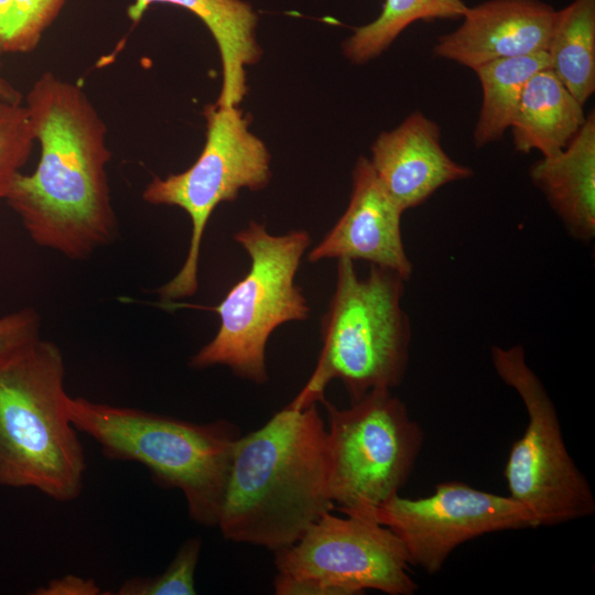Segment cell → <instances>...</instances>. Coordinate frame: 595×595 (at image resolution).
<instances>
[{"mask_svg":"<svg viewBox=\"0 0 595 595\" xmlns=\"http://www.w3.org/2000/svg\"><path fill=\"white\" fill-rule=\"evenodd\" d=\"M36 595H98L102 594L100 587L91 578L67 574L52 580L37 588Z\"/></svg>","mask_w":595,"mask_h":595,"instance_id":"25","label":"cell"},{"mask_svg":"<svg viewBox=\"0 0 595 595\" xmlns=\"http://www.w3.org/2000/svg\"><path fill=\"white\" fill-rule=\"evenodd\" d=\"M467 8L463 0H385L378 18L345 41L344 53L354 63H366L387 50L410 24L462 18Z\"/></svg>","mask_w":595,"mask_h":595,"instance_id":"20","label":"cell"},{"mask_svg":"<svg viewBox=\"0 0 595 595\" xmlns=\"http://www.w3.org/2000/svg\"><path fill=\"white\" fill-rule=\"evenodd\" d=\"M24 106L41 156L32 174L15 176L6 201L36 245L86 259L117 236L107 127L79 86L51 72L34 82Z\"/></svg>","mask_w":595,"mask_h":595,"instance_id":"1","label":"cell"},{"mask_svg":"<svg viewBox=\"0 0 595 595\" xmlns=\"http://www.w3.org/2000/svg\"><path fill=\"white\" fill-rule=\"evenodd\" d=\"M153 3H169L190 10L213 34L223 64V86L218 107H236L247 93V65L261 55L256 36L257 14L241 0H134L127 8L130 21L137 24Z\"/></svg>","mask_w":595,"mask_h":595,"instance_id":"16","label":"cell"},{"mask_svg":"<svg viewBox=\"0 0 595 595\" xmlns=\"http://www.w3.org/2000/svg\"><path fill=\"white\" fill-rule=\"evenodd\" d=\"M402 213L379 181L370 161L358 158L353 171L349 204L334 227L309 252L307 261L364 260L408 281L413 267L403 246Z\"/></svg>","mask_w":595,"mask_h":595,"instance_id":"12","label":"cell"},{"mask_svg":"<svg viewBox=\"0 0 595 595\" xmlns=\"http://www.w3.org/2000/svg\"><path fill=\"white\" fill-rule=\"evenodd\" d=\"M65 3L66 0H12L10 15L0 33V51H33Z\"/></svg>","mask_w":595,"mask_h":595,"instance_id":"22","label":"cell"},{"mask_svg":"<svg viewBox=\"0 0 595 595\" xmlns=\"http://www.w3.org/2000/svg\"><path fill=\"white\" fill-rule=\"evenodd\" d=\"M556 11L540 0H488L468 7L462 24L440 36L433 54L475 67L547 51Z\"/></svg>","mask_w":595,"mask_h":595,"instance_id":"13","label":"cell"},{"mask_svg":"<svg viewBox=\"0 0 595 595\" xmlns=\"http://www.w3.org/2000/svg\"><path fill=\"white\" fill-rule=\"evenodd\" d=\"M371 153L376 175L403 212L421 205L440 187L474 174L448 156L439 125L420 111L380 133Z\"/></svg>","mask_w":595,"mask_h":595,"instance_id":"14","label":"cell"},{"mask_svg":"<svg viewBox=\"0 0 595 595\" xmlns=\"http://www.w3.org/2000/svg\"><path fill=\"white\" fill-rule=\"evenodd\" d=\"M40 315L30 307L0 318V363L40 338Z\"/></svg>","mask_w":595,"mask_h":595,"instance_id":"24","label":"cell"},{"mask_svg":"<svg viewBox=\"0 0 595 595\" xmlns=\"http://www.w3.org/2000/svg\"><path fill=\"white\" fill-rule=\"evenodd\" d=\"M35 141L25 106L0 98V201L25 165Z\"/></svg>","mask_w":595,"mask_h":595,"instance_id":"21","label":"cell"},{"mask_svg":"<svg viewBox=\"0 0 595 595\" xmlns=\"http://www.w3.org/2000/svg\"><path fill=\"white\" fill-rule=\"evenodd\" d=\"M547 53L550 69L584 106L595 91V0L556 11Z\"/></svg>","mask_w":595,"mask_h":595,"instance_id":"18","label":"cell"},{"mask_svg":"<svg viewBox=\"0 0 595 595\" xmlns=\"http://www.w3.org/2000/svg\"><path fill=\"white\" fill-rule=\"evenodd\" d=\"M327 429L316 403L286 405L237 441L217 526L226 540L273 552L295 543L335 505Z\"/></svg>","mask_w":595,"mask_h":595,"instance_id":"2","label":"cell"},{"mask_svg":"<svg viewBox=\"0 0 595 595\" xmlns=\"http://www.w3.org/2000/svg\"><path fill=\"white\" fill-rule=\"evenodd\" d=\"M402 543L408 562L436 574L455 549L487 533L536 529L534 516L510 496L476 489L461 482L440 483L433 494H399L371 515Z\"/></svg>","mask_w":595,"mask_h":595,"instance_id":"11","label":"cell"},{"mask_svg":"<svg viewBox=\"0 0 595 595\" xmlns=\"http://www.w3.org/2000/svg\"><path fill=\"white\" fill-rule=\"evenodd\" d=\"M64 376L61 349L41 338L0 363V486L58 502L82 494L87 464Z\"/></svg>","mask_w":595,"mask_h":595,"instance_id":"4","label":"cell"},{"mask_svg":"<svg viewBox=\"0 0 595 595\" xmlns=\"http://www.w3.org/2000/svg\"><path fill=\"white\" fill-rule=\"evenodd\" d=\"M405 280L371 264L359 278L354 261L338 259L336 286L321 323L323 348L315 369L289 405L303 409L324 398L334 379L350 402L372 389L399 387L407 374L411 325L401 306Z\"/></svg>","mask_w":595,"mask_h":595,"instance_id":"5","label":"cell"},{"mask_svg":"<svg viewBox=\"0 0 595 595\" xmlns=\"http://www.w3.org/2000/svg\"><path fill=\"white\" fill-rule=\"evenodd\" d=\"M533 184L578 240L595 235V116L592 111L572 141L558 154L530 167Z\"/></svg>","mask_w":595,"mask_h":595,"instance_id":"15","label":"cell"},{"mask_svg":"<svg viewBox=\"0 0 595 595\" xmlns=\"http://www.w3.org/2000/svg\"><path fill=\"white\" fill-rule=\"evenodd\" d=\"M202 550L199 537L187 539L163 573L154 577H132L121 584L118 595H194L195 571Z\"/></svg>","mask_w":595,"mask_h":595,"instance_id":"23","label":"cell"},{"mask_svg":"<svg viewBox=\"0 0 595 595\" xmlns=\"http://www.w3.org/2000/svg\"><path fill=\"white\" fill-rule=\"evenodd\" d=\"M12 8V0H0V33L3 30Z\"/></svg>","mask_w":595,"mask_h":595,"instance_id":"27","label":"cell"},{"mask_svg":"<svg viewBox=\"0 0 595 595\" xmlns=\"http://www.w3.org/2000/svg\"><path fill=\"white\" fill-rule=\"evenodd\" d=\"M74 428L100 446L105 457L145 466L154 483L183 493L191 519L216 527L238 439L226 420L184 421L141 409L68 397Z\"/></svg>","mask_w":595,"mask_h":595,"instance_id":"3","label":"cell"},{"mask_svg":"<svg viewBox=\"0 0 595 595\" xmlns=\"http://www.w3.org/2000/svg\"><path fill=\"white\" fill-rule=\"evenodd\" d=\"M321 402L328 422L331 498L344 515L372 519L411 476L424 432L390 389H372L347 409Z\"/></svg>","mask_w":595,"mask_h":595,"instance_id":"7","label":"cell"},{"mask_svg":"<svg viewBox=\"0 0 595 595\" xmlns=\"http://www.w3.org/2000/svg\"><path fill=\"white\" fill-rule=\"evenodd\" d=\"M204 116L206 142L195 163L165 178L153 176L142 193L149 204L184 209L192 221L190 247L182 268L156 290L164 303L196 293L202 240L217 205L236 199L241 188L262 190L271 178L270 154L264 143L249 132V121L238 108L208 105Z\"/></svg>","mask_w":595,"mask_h":595,"instance_id":"9","label":"cell"},{"mask_svg":"<svg viewBox=\"0 0 595 595\" xmlns=\"http://www.w3.org/2000/svg\"><path fill=\"white\" fill-rule=\"evenodd\" d=\"M323 515L292 545L275 551L278 595H356L367 589L412 595L405 550L374 519Z\"/></svg>","mask_w":595,"mask_h":595,"instance_id":"10","label":"cell"},{"mask_svg":"<svg viewBox=\"0 0 595 595\" xmlns=\"http://www.w3.org/2000/svg\"><path fill=\"white\" fill-rule=\"evenodd\" d=\"M0 51V55H1ZM0 98L10 102L21 104L22 95L9 82L0 77Z\"/></svg>","mask_w":595,"mask_h":595,"instance_id":"26","label":"cell"},{"mask_svg":"<svg viewBox=\"0 0 595 595\" xmlns=\"http://www.w3.org/2000/svg\"><path fill=\"white\" fill-rule=\"evenodd\" d=\"M234 239L250 257V269L212 307L220 320L218 332L191 357L190 366L224 365L236 376L262 385L268 380L266 346L273 331L310 315L294 279L311 237L303 229L271 235L263 224L251 220Z\"/></svg>","mask_w":595,"mask_h":595,"instance_id":"6","label":"cell"},{"mask_svg":"<svg viewBox=\"0 0 595 595\" xmlns=\"http://www.w3.org/2000/svg\"><path fill=\"white\" fill-rule=\"evenodd\" d=\"M583 105L566 89L550 67L527 83L510 126L515 149L542 156L561 152L585 121Z\"/></svg>","mask_w":595,"mask_h":595,"instance_id":"17","label":"cell"},{"mask_svg":"<svg viewBox=\"0 0 595 595\" xmlns=\"http://www.w3.org/2000/svg\"><path fill=\"white\" fill-rule=\"evenodd\" d=\"M550 67L547 51L501 58L482 64L476 73L483 91L482 107L474 129V144L482 148L502 138L516 116L528 80Z\"/></svg>","mask_w":595,"mask_h":595,"instance_id":"19","label":"cell"},{"mask_svg":"<svg viewBox=\"0 0 595 595\" xmlns=\"http://www.w3.org/2000/svg\"><path fill=\"white\" fill-rule=\"evenodd\" d=\"M490 357L496 374L518 393L528 416L505 465L508 496L524 506L539 527L593 516L592 487L567 452L556 408L527 364L523 347L493 346Z\"/></svg>","mask_w":595,"mask_h":595,"instance_id":"8","label":"cell"}]
</instances>
